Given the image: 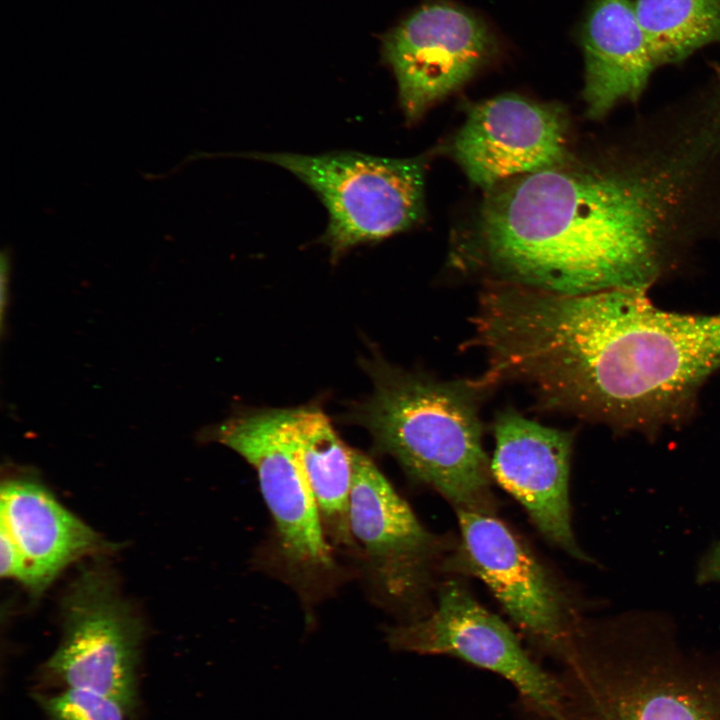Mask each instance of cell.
<instances>
[{"label":"cell","instance_id":"obj_1","mask_svg":"<svg viewBox=\"0 0 720 720\" xmlns=\"http://www.w3.org/2000/svg\"><path fill=\"white\" fill-rule=\"evenodd\" d=\"M716 147L700 130L614 163L506 180L488 191L461 260L489 283L548 293L648 290L687 235Z\"/></svg>","mask_w":720,"mask_h":720},{"label":"cell","instance_id":"obj_2","mask_svg":"<svg viewBox=\"0 0 720 720\" xmlns=\"http://www.w3.org/2000/svg\"><path fill=\"white\" fill-rule=\"evenodd\" d=\"M646 291L518 292L501 330L506 375L550 410L615 428L681 422L720 369V313L662 310Z\"/></svg>","mask_w":720,"mask_h":720},{"label":"cell","instance_id":"obj_3","mask_svg":"<svg viewBox=\"0 0 720 720\" xmlns=\"http://www.w3.org/2000/svg\"><path fill=\"white\" fill-rule=\"evenodd\" d=\"M554 715L529 720H720V662L681 647L648 613L583 628Z\"/></svg>","mask_w":720,"mask_h":720},{"label":"cell","instance_id":"obj_4","mask_svg":"<svg viewBox=\"0 0 720 720\" xmlns=\"http://www.w3.org/2000/svg\"><path fill=\"white\" fill-rule=\"evenodd\" d=\"M374 392L358 411L376 447L457 509L493 515L491 467L480 405L493 388L482 377L439 381L380 362Z\"/></svg>","mask_w":720,"mask_h":720},{"label":"cell","instance_id":"obj_5","mask_svg":"<svg viewBox=\"0 0 720 720\" xmlns=\"http://www.w3.org/2000/svg\"><path fill=\"white\" fill-rule=\"evenodd\" d=\"M246 157L286 169L318 195L329 216L321 242L334 260L357 245L403 232L424 215L423 158H385L350 151L314 155L256 152Z\"/></svg>","mask_w":720,"mask_h":720},{"label":"cell","instance_id":"obj_6","mask_svg":"<svg viewBox=\"0 0 720 720\" xmlns=\"http://www.w3.org/2000/svg\"><path fill=\"white\" fill-rule=\"evenodd\" d=\"M63 634L44 664V678L119 702L128 713L138 703L143 625L102 568L83 569L62 600Z\"/></svg>","mask_w":720,"mask_h":720},{"label":"cell","instance_id":"obj_7","mask_svg":"<svg viewBox=\"0 0 720 720\" xmlns=\"http://www.w3.org/2000/svg\"><path fill=\"white\" fill-rule=\"evenodd\" d=\"M381 58L396 80L401 109L415 123L491 62L499 41L470 10L430 0L381 36Z\"/></svg>","mask_w":720,"mask_h":720},{"label":"cell","instance_id":"obj_8","mask_svg":"<svg viewBox=\"0 0 720 720\" xmlns=\"http://www.w3.org/2000/svg\"><path fill=\"white\" fill-rule=\"evenodd\" d=\"M210 435L255 469L274 522L280 554L288 568L302 578L331 572L332 548L298 458L288 409L232 417L216 426Z\"/></svg>","mask_w":720,"mask_h":720},{"label":"cell","instance_id":"obj_9","mask_svg":"<svg viewBox=\"0 0 720 720\" xmlns=\"http://www.w3.org/2000/svg\"><path fill=\"white\" fill-rule=\"evenodd\" d=\"M391 647L421 655H447L507 680L522 706L554 715L561 701L559 677L546 672L512 629L484 608L459 582L448 581L429 615L391 628Z\"/></svg>","mask_w":720,"mask_h":720},{"label":"cell","instance_id":"obj_10","mask_svg":"<svg viewBox=\"0 0 720 720\" xmlns=\"http://www.w3.org/2000/svg\"><path fill=\"white\" fill-rule=\"evenodd\" d=\"M461 567L478 577L540 650L566 663L580 628L558 585L533 554L491 514L457 509Z\"/></svg>","mask_w":720,"mask_h":720},{"label":"cell","instance_id":"obj_11","mask_svg":"<svg viewBox=\"0 0 720 720\" xmlns=\"http://www.w3.org/2000/svg\"><path fill=\"white\" fill-rule=\"evenodd\" d=\"M353 461L349 523L354 545L384 598L413 604L430 584L440 543L368 456L353 450Z\"/></svg>","mask_w":720,"mask_h":720},{"label":"cell","instance_id":"obj_12","mask_svg":"<svg viewBox=\"0 0 720 720\" xmlns=\"http://www.w3.org/2000/svg\"><path fill=\"white\" fill-rule=\"evenodd\" d=\"M568 132L560 106L505 94L470 110L452 153L468 179L490 191L511 178L570 161Z\"/></svg>","mask_w":720,"mask_h":720},{"label":"cell","instance_id":"obj_13","mask_svg":"<svg viewBox=\"0 0 720 720\" xmlns=\"http://www.w3.org/2000/svg\"><path fill=\"white\" fill-rule=\"evenodd\" d=\"M493 431L495 450L490 467L498 484L525 508L550 542L586 560L571 526L572 435L532 421L513 409L497 414Z\"/></svg>","mask_w":720,"mask_h":720},{"label":"cell","instance_id":"obj_14","mask_svg":"<svg viewBox=\"0 0 720 720\" xmlns=\"http://www.w3.org/2000/svg\"><path fill=\"white\" fill-rule=\"evenodd\" d=\"M590 118L605 116L622 101L636 100L658 67L632 0H592L581 24Z\"/></svg>","mask_w":720,"mask_h":720},{"label":"cell","instance_id":"obj_15","mask_svg":"<svg viewBox=\"0 0 720 720\" xmlns=\"http://www.w3.org/2000/svg\"><path fill=\"white\" fill-rule=\"evenodd\" d=\"M18 547L23 584L41 593L73 561L103 548L104 542L66 510L38 482L27 478L1 486V524Z\"/></svg>","mask_w":720,"mask_h":720},{"label":"cell","instance_id":"obj_16","mask_svg":"<svg viewBox=\"0 0 720 720\" xmlns=\"http://www.w3.org/2000/svg\"><path fill=\"white\" fill-rule=\"evenodd\" d=\"M288 421L327 539L337 545L355 546L349 523L353 449L346 446L318 408L288 409Z\"/></svg>","mask_w":720,"mask_h":720},{"label":"cell","instance_id":"obj_17","mask_svg":"<svg viewBox=\"0 0 720 720\" xmlns=\"http://www.w3.org/2000/svg\"><path fill=\"white\" fill-rule=\"evenodd\" d=\"M657 66L677 64L720 41V0H634Z\"/></svg>","mask_w":720,"mask_h":720},{"label":"cell","instance_id":"obj_18","mask_svg":"<svg viewBox=\"0 0 720 720\" xmlns=\"http://www.w3.org/2000/svg\"><path fill=\"white\" fill-rule=\"evenodd\" d=\"M47 720H126L128 711L116 700L83 688L35 695Z\"/></svg>","mask_w":720,"mask_h":720},{"label":"cell","instance_id":"obj_19","mask_svg":"<svg viewBox=\"0 0 720 720\" xmlns=\"http://www.w3.org/2000/svg\"><path fill=\"white\" fill-rule=\"evenodd\" d=\"M0 574L23 583L24 565L18 547L9 532L0 525Z\"/></svg>","mask_w":720,"mask_h":720},{"label":"cell","instance_id":"obj_20","mask_svg":"<svg viewBox=\"0 0 720 720\" xmlns=\"http://www.w3.org/2000/svg\"><path fill=\"white\" fill-rule=\"evenodd\" d=\"M698 577L703 582L720 581V543L702 562Z\"/></svg>","mask_w":720,"mask_h":720},{"label":"cell","instance_id":"obj_21","mask_svg":"<svg viewBox=\"0 0 720 720\" xmlns=\"http://www.w3.org/2000/svg\"><path fill=\"white\" fill-rule=\"evenodd\" d=\"M716 72H717V74H718V77H719V79H720V66H718V67H717V70H716Z\"/></svg>","mask_w":720,"mask_h":720}]
</instances>
